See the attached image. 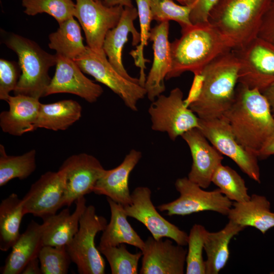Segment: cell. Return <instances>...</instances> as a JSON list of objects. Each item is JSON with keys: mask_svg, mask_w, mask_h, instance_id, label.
<instances>
[{"mask_svg": "<svg viewBox=\"0 0 274 274\" xmlns=\"http://www.w3.org/2000/svg\"><path fill=\"white\" fill-rule=\"evenodd\" d=\"M223 117L238 142L257 155L274 134V116L265 97L240 83Z\"/></svg>", "mask_w": 274, "mask_h": 274, "instance_id": "cell-1", "label": "cell"}, {"mask_svg": "<svg viewBox=\"0 0 274 274\" xmlns=\"http://www.w3.org/2000/svg\"><path fill=\"white\" fill-rule=\"evenodd\" d=\"M239 66L232 49L217 57L203 68L200 92L188 105L199 119L223 117L235 97Z\"/></svg>", "mask_w": 274, "mask_h": 274, "instance_id": "cell-2", "label": "cell"}, {"mask_svg": "<svg viewBox=\"0 0 274 274\" xmlns=\"http://www.w3.org/2000/svg\"><path fill=\"white\" fill-rule=\"evenodd\" d=\"M182 35L170 43L171 66L165 80L186 72L194 75L232 46L209 22L182 28Z\"/></svg>", "mask_w": 274, "mask_h": 274, "instance_id": "cell-3", "label": "cell"}, {"mask_svg": "<svg viewBox=\"0 0 274 274\" xmlns=\"http://www.w3.org/2000/svg\"><path fill=\"white\" fill-rule=\"evenodd\" d=\"M270 0H219L208 22L231 44L239 48L257 37Z\"/></svg>", "mask_w": 274, "mask_h": 274, "instance_id": "cell-4", "label": "cell"}, {"mask_svg": "<svg viewBox=\"0 0 274 274\" xmlns=\"http://www.w3.org/2000/svg\"><path fill=\"white\" fill-rule=\"evenodd\" d=\"M18 58L21 74L14 90V95H23L38 99L45 96L51 79L49 68L56 65L57 55L51 54L35 42L12 33L5 41Z\"/></svg>", "mask_w": 274, "mask_h": 274, "instance_id": "cell-5", "label": "cell"}, {"mask_svg": "<svg viewBox=\"0 0 274 274\" xmlns=\"http://www.w3.org/2000/svg\"><path fill=\"white\" fill-rule=\"evenodd\" d=\"M107 224L105 217L97 215L93 206L86 207L80 218L77 232L66 246L79 273H105V261L96 247L95 238L97 233L105 229Z\"/></svg>", "mask_w": 274, "mask_h": 274, "instance_id": "cell-6", "label": "cell"}, {"mask_svg": "<svg viewBox=\"0 0 274 274\" xmlns=\"http://www.w3.org/2000/svg\"><path fill=\"white\" fill-rule=\"evenodd\" d=\"M74 61L83 73L92 76L117 94L127 108L138 111L139 101L147 95L146 89L139 82L120 74L110 63L103 49L96 51L86 46L85 52Z\"/></svg>", "mask_w": 274, "mask_h": 274, "instance_id": "cell-7", "label": "cell"}, {"mask_svg": "<svg viewBox=\"0 0 274 274\" xmlns=\"http://www.w3.org/2000/svg\"><path fill=\"white\" fill-rule=\"evenodd\" d=\"M148 109L153 130L166 132L173 141L186 132L199 128V118L186 105L178 87L167 96L160 94Z\"/></svg>", "mask_w": 274, "mask_h": 274, "instance_id": "cell-8", "label": "cell"}, {"mask_svg": "<svg viewBox=\"0 0 274 274\" xmlns=\"http://www.w3.org/2000/svg\"><path fill=\"white\" fill-rule=\"evenodd\" d=\"M239 62L238 83L261 92L274 83V45L258 37L232 49Z\"/></svg>", "mask_w": 274, "mask_h": 274, "instance_id": "cell-9", "label": "cell"}, {"mask_svg": "<svg viewBox=\"0 0 274 274\" xmlns=\"http://www.w3.org/2000/svg\"><path fill=\"white\" fill-rule=\"evenodd\" d=\"M175 186L180 196L157 207L161 212H166L168 216H186L208 211L227 216L232 207V201L218 188L206 191L187 177L177 179Z\"/></svg>", "mask_w": 274, "mask_h": 274, "instance_id": "cell-10", "label": "cell"}, {"mask_svg": "<svg viewBox=\"0 0 274 274\" xmlns=\"http://www.w3.org/2000/svg\"><path fill=\"white\" fill-rule=\"evenodd\" d=\"M199 129L222 155L231 159L250 179L260 183L258 156L242 145L224 117L199 121Z\"/></svg>", "mask_w": 274, "mask_h": 274, "instance_id": "cell-11", "label": "cell"}, {"mask_svg": "<svg viewBox=\"0 0 274 274\" xmlns=\"http://www.w3.org/2000/svg\"><path fill=\"white\" fill-rule=\"evenodd\" d=\"M151 197V191L148 187L135 188L131 194V202L123 206L127 216L144 224L155 239L166 237L178 245L186 246L188 234L164 218L154 206Z\"/></svg>", "mask_w": 274, "mask_h": 274, "instance_id": "cell-12", "label": "cell"}, {"mask_svg": "<svg viewBox=\"0 0 274 274\" xmlns=\"http://www.w3.org/2000/svg\"><path fill=\"white\" fill-rule=\"evenodd\" d=\"M76 17L82 26L87 46L100 51L107 32L118 23L124 7H108L102 1L76 0Z\"/></svg>", "mask_w": 274, "mask_h": 274, "instance_id": "cell-13", "label": "cell"}, {"mask_svg": "<svg viewBox=\"0 0 274 274\" xmlns=\"http://www.w3.org/2000/svg\"><path fill=\"white\" fill-rule=\"evenodd\" d=\"M65 197L62 173L59 169L47 172L31 185L22 199L24 212L43 219L65 206Z\"/></svg>", "mask_w": 274, "mask_h": 274, "instance_id": "cell-14", "label": "cell"}, {"mask_svg": "<svg viewBox=\"0 0 274 274\" xmlns=\"http://www.w3.org/2000/svg\"><path fill=\"white\" fill-rule=\"evenodd\" d=\"M59 169L64 176L65 206L67 207L78 198L92 192L97 181L106 170L96 157L85 153L68 157Z\"/></svg>", "mask_w": 274, "mask_h": 274, "instance_id": "cell-15", "label": "cell"}, {"mask_svg": "<svg viewBox=\"0 0 274 274\" xmlns=\"http://www.w3.org/2000/svg\"><path fill=\"white\" fill-rule=\"evenodd\" d=\"M141 274H183L187 250L174 245L169 239L163 241L148 236L143 249Z\"/></svg>", "mask_w": 274, "mask_h": 274, "instance_id": "cell-16", "label": "cell"}, {"mask_svg": "<svg viewBox=\"0 0 274 274\" xmlns=\"http://www.w3.org/2000/svg\"><path fill=\"white\" fill-rule=\"evenodd\" d=\"M57 55L55 72L45 96L67 93L80 96L90 103L95 102L104 92L101 86L84 75L74 60Z\"/></svg>", "mask_w": 274, "mask_h": 274, "instance_id": "cell-17", "label": "cell"}, {"mask_svg": "<svg viewBox=\"0 0 274 274\" xmlns=\"http://www.w3.org/2000/svg\"><path fill=\"white\" fill-rule=\"evenodd\" d=\"M181 137L188 145L192 158L187 178L203 189L208 188L214 173L222 164V154L209 144L198 128L186 132Z\"/></svg>", "mask_w": 274, "mask_h": 274, "instance_id": "cell-18", "label": "cell"}, {"mask_svg": "<svg viewBox=\"0 0 274 274\" xmlns=\"http://www.w3.org/2000/svg\"><path fill=\"white\" fill-rule=\"evenodd\" d=\"M169 28V22H163L150 31L149 40L152 42L153 61L144 87L148 98L151 101L165 90L164 80L171 66Z\"/></svg>", "mask_w": 274, "mask_h": 274, "instance_id": "cell-19", "label": "cell"}, {"mask_svg": "<svg viewBox=\"0 0 274 274\" xmlns=\"http://www.w3.org/2000/svg\"><path fill=\"white\" fill-rule=\"evenodd\" d=\"M138 17V10L135 7H124L118 23L107 32L102 49L110 63L120 74L129 80L140 83L139 78L132 77L128 74L122 60L123 49L129 33L132 37L133 46H136L140 43V33L134 25V21Z\"/></svg>", "mask_w": 274, "mask_h": 274, "instance_id": "cell-20", "label": "cell"}, {"mask_svg": "<svg viewBox=\"0 0 274 274\" xmlns=\"http://www.w3.org/2000/svg\"><path fill=\"white\" fill-rule=\"evenodd\" d=\"M142 156L141 151L131 149L122 162L111 169H106L97 181L93 192L103 195L123 206L131 202L129 177Z\"/></svg>", "mask_w": 274, "mask_h": 274, "instance_id": "cell-21", "label": "cell"}, {"mask_svg": "<svg viewBox=\"0 0 274 274\" xmlns=\"http://www.w3.org/2000/svg\"><path fill=\"white\" fill-rule=\"evenodd\" d=\"M9 110L0 114L2 131L14 136H21L35 130L41 102L39 99L23 95L10 96L7 101Z\"/></svg>", "mask_w": 274, "mask_h": 274, "instance_id": "cell-22", "label": "cell"}, {"mask_svg": "<svg viewBox=\"0 0 274 274\" xmlns=\"http://www.w3.org/2000/svg\"><path fill=\"white\" fill-rule=\"evenodd\" d=\"M85 196L76 201L72 214L68 208L43 219V242L44 246H66L72 241L79 227V221L86 208Z\"/></svg>", "mask_w": 274, "mask_h": 274, "instance_id": "cell-23", "label": "cell"}, {"mask_svg": "<svg viewBox=\"0 0 274 274\" xmlns=\"http://www.w3.org/2000/svg\"><path fill=\"white\" fill-rule=\"evenodd\" d=\"M44 225L32 220L12 247V251L1 268L2 274H19L32 259L38 257L44 246Z\"/></svg>", "mask_w": 274, "mask_h": 274, "instance_id": "cell-24", "label": "cell"}, {"mask_svg": "<svg viewBox=\"0 0 274 274\" xmlns=\"http://www.w3.org/2000/svg\"><path fill=\"white\" fill-rule=\"evenodd\" d=\"M227 217L238 225L255 228L263 234L274 227V212L270 211V203L263 195L253 194L247 201L234 202Z\"/></svg>", "mask_w": 274, "mask_h": 274, "instance_id": "cell-25", "label": "cell"}, {"mask_svg": "<svg viewBox=\"0 0 274 274\" xmlns=\"http://www.w3.org/2000/svg\"><path fill=\"white\" fill-rule=\"evenodd\" d=\"M111 211V218L109 224L102 231L98 247L117 246L120 244H128L141 251L144 241L131 226L123 206L107 197Z\"/></svg>", "mask_w": 274, "mask_h": 274, "instance_id": "cell-26", "label": "cell"}, {"mask_svg": "<svg viewBox=\"0 0 274 274\" xmlns=\"http://www.w3.org/2000/svg\"><path fill=\"white\" fill-rule=\"evenodd\" d=\"M245 228L229 220L221 230L207 231L204 243V250L207 255L206 274H217L225 267L229 257L230 242Z\"/></svg>", "mask_w": 274, "mask_h": 274, "instance_id": "cell-27", "label": "cell"}, {"mask_svg": "<svg viewBox=\"0 0 274 274\" xmlns=\"http://www.w3.org/2000/svg\"><path fill=\"white\" fill-rule=\"evenodd\" d=\"M82 110L80 104L73 99L41 103L35 130L38 128L54 131L66 130L80 119Z\"/></svg>", "mask_w": 274, "mask_h": 274, "instance_id": "cell-28", "label": "cell"}, {"mask_svg": "<svg viewBox=\"0 0 274 274\" xmlns=\"http://www.w3.org/2000/svg\"><path fill=\"white\" fill-rule=\"evenodd\" d=\"M25 213L22 199L11 193L0 204V249L3 252L12 248L20 235V225Z\"/></svg>", "mask_w": 274, "mask_h": 274, "instance_id": "cell-29", "label": "cell"}, {"mask_svg": "<svg viewBox=\"0 0 274 274\" xmlns=\"http://www.w3.org/2000/svg\"><path fill=\"white\" fill-rule=\"evenodd\" d=\"M57 30L49 35V47L57 55L74 60L86 49L83 42L81 27L73 17L59 24Z\"/></svg>", "mask_w": 274, "mask_h": 274, "instance_id": "cell-30", "label": "cell"}, {"mask_svg": "<svg viewBox=\"0 0 274 274\" xmlns=\"http://www.w3.org/2000/svg\"><path fill=\"white\" fill-rule=\"evenodd\" d=\"M36 168V151L32 149L19 156L8 155L0 145V186L10 181L28 178Z\"/></svg>", "mask_w": 274, "mask_h": 274, "instance_id": "cell-31", "label": "cell"}, {"mask_svg": "<svg viewBox=\"0 0 274 274\" xmlns=\"http://www.w3.org/2000/svg\"><path fill=\"white\" fill-rule=\"evenodd\" d=\"M212 183L231 201L244 202L250 198L245 180L228 166L220 164L213 174Z\"/></svg>", "mask_w": 274, "mask_h": 274, "instance_id": "cell-32", "label": "cell"}, {"mask_svg": "<svg viewBox=\"0 0 274 274\" xmlns=\"http://www.w3.org/2000/svg\"><path fill=\"white\" fill-rule=\"evenodd\" d=\"M136 3L141 29L140 43L136 46L135 49L130 52V55L133 58L135 65L140 69L139 79L140 84L144 87L146 80L145 64L149 60L144 57V49L149 40L151 29L150 24L152 19L150 0H136Z\"/></svg>", "mask_w": 274, "mask_h": 274, "instance_id": "cell-33", "label": "cell"}, {"mask_svg": "<svg viewBox=\"0 0 274 274\" xmlns=\"http://www.w3.org/2000/svg\"><path fill=\"white\" fill-rule=\"evenodd\" d=\"M108 261L112 274H137L142 251L134 254L129 252L125 244L117 246L98 247Z\"/></svg>", "mask_w": 274, "mask_h": 274, "instance_id": "cell-34", "label": "cell"}, {"mask_svg": "<svg viewBox=\"0 0 274 274\" xmlns=\"http://www.w3.org/2000/svg\"><path fill=\"white\" fill-rule=\"evenodd\" d=\"M24 12L30 16L46 13L60 24L74 17L76 4L72 0H22Z\"/></svg>", "mask_w": 274, "mask_h": 274, "instance_id": "cell-35", "label": "cell"}, {"mask_svg": "<svg viewBox=\"0 0 274 274\" xmlns=\"http://www.w3.org/2000/svg\"><path fill=\"white\" fill-rule=\"evenodd\" d=\"M207 231L203 226L198 224H195L190 230L186 260L187 274H206L202 253Z\"/></svg>", "mask_w": 274, "mask_h": 274, "instance_id": "cell-36", "label": "cell"}, {"mask_svg": "<svg viewBox=\"0 0 274 274\" xmlns=\"http://www.w3.org/2000/svg\"><path fill=\"white\" fill-rule=\"evenodd\" d=\"M152 20L159 22L173 20L178 22L182 29L192 24L190 20V8L179 5L173 0H150Z\"/></svg>", "mask_w": 274, "mask_h": 274, "instance_id": "cell-37", "label": "cell"}, {"mask_svg": "<svg viewBox=\"0 0 274 274\" xmlns=\"http://www.w3.org/2000/svg\"><path fill=\"white\" fill-rule=\"evenodd\" d=\"M38 258L42 274H66L72 261L66 246L44 245Z\"/></svg>", "mask_w": 274, "mask_h": 274, "instance_id": "cell-38", "label": "cell"}, {"mask_svg": "<svg viewBox=\"0 0 274 274\" xmlns=\"http://www.w3.org/2000/svg\"><path fill=\"white\" fill-rule=\"evenodd\" d=\"M21 70L18 63L3 58L0 59V99L7 101L11 91L15 89Z\"/></svg>", "mask_w": 274, "mask_h": 274, "instance_id": "cell-39", "label": "cell"}, {"mask_svg": "<svg viewBox=\"0 0 274 274\" xmlns=\"http://www.w3.org/2000/svg\"><path fill=\"white\" fill-rule=\"evenodd\" d=\"M219 0H189L190 20L192 24L208 22L210 13Z\"/></svg>", "mask_w": 274, "mask_h": 274, "instance_id": "cell-40", "label": "cell"}, {"mask_svg": "<svg viewBox=\"0 0 274 274\" xmlns=\"http://www.w3.org/2000/svg\"><path fill=\"white\" fill-rule=\"evenodd\" d=\"M274 45V0H270L263 15L258 36Z\"/></svg>", "mask_w": 274, "mask_h": 274, "instance_id": "cell-41", "label": "cell"}, {"mask_svg": "<svg viewBox=\"0 0 274 274\" xmlns=\"http://www.w3.org/2000/svg\"><path fill=\"white\" fill-rule=\"evenodd\" d=\"M21 273L41 274L42 271L38 257L35 258L29 261L25 265Z\"/></svg>", "mask_w": 274, "mask_h": 274, "instance_id": "cell-42", "label": "cell"}, {"mask_svg": "<svg viewBox=\"0 0 274 274\" xmlns=\"http://www.w3.org/2000/svg\"><path fill=\"white\" fill-rule=\"evenodd\" d=\"M274 154V134L258 152V158H265Z\"/></svg>", "mask_w": 274, "mask_h": 274, "instance_id": "cell-43", "label": "cell"}, {"mask_svg": "<svg viewBox=\"0 0 274 274\" xmlns=\"http://www.w3.org/2000/svg\"><path fill=\"white\" fill-rule=\"evenodd\" d=\"M261 93L267 100L271 111L274 114V83L265 88Z\"/></svg>", "mask_w": 274, "mask_h": 274, "instance_id": "cell-44", "label": "cell"}, {"mask_svg": "<svg viewBox=\"0 0 274 274\" xmlns=\"http://www.w3.org/2000/svg\"><path fill=\"white\" fill-rule=\"evenodd\" d=\"M104 4L108 7L121 6L125 7H133L131 0H103Z\"/></svg>", "mask_w": 274, "mask_h": 274, "instance_id": "cell-45", "label": "cell"}, {"mask_svg": "<svg viewBox=\"0 0 274 274\" xmlns=\"http://www.w3.org/2000/svg\"><path fill=\"white\" fill-rule=\"evenodd\" d=\"M179 2L182 5L188 6L189 0H176Z\"/></svg>", "mask_w": 274, "mask_h": 274, "instance_id": "cell-46", "label": "cell"}, {"mask_svg": "<svg viewBox=\"0 0 274 274\" xmlns=\"http://www.w3.org/2000/svg\"><path fill=\"white\" fill-rule=\"evenodd\" d=\"M96 1H102L103 0H96Z\"/></svg>", "mask_w": 274, "mask_h": 274, "instance_id": "cell-47", "label": "cell"}, {"mask_svg": "<svg viewBox=\"0 0 274 274\" xmlns=\"http://www.w3.org/2000/svg\"><path fill=\"white\" fill-rule=\"evenodd\" d=\"M273 116H274V114H273Z\"/></svg>", "mask_w": 274, "mask_h": 274, "instance_id": "cell-48", "label": "cell"}]
</instances>
